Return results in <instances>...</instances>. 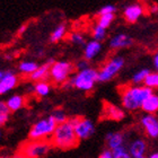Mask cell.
Segmentation results:
<instances>
[{
    "mask_svg": "<svg viewBox=\"0 0 158 158\" xmlns=\"http://www.w3.org/2000/svg\"><path fill=\"white\" fill-rule=\"evenodd\" d=\"M78 120L79 118H73L66 123L58 125L51 139L53 145L61 149H70L77 146L79 139L75 131V125Z\"/></svg>",
    "mask_w": 158,
    "mask_h": 158,
    "instance_id": "1",
    "label": "cell"
},
{
    "mask_svg": "<svg viewBox=\"0 0 158 158\" xmlns=\"http://www.w3.org/2000/svg\"><path fill=\"white\" fill-rule=\"evenodd\" d=\"M150 71H149V69H141L139 70V71H137V73L133 75V77H132V82L133 84H140V82H145L146 78L150 75Z\"/></svg>",
    "mask_w": 158,
    "mask_h": 158,
    "instance_id": "23",
    "label": "cell"
},
{
    "mask_svg": "<svg viewBox=\"0 0 158 158\" xmlns=\"http://www.w3.org/2000/svg\"><path fill=\"white\" fill-rule=\"evenodd\" d=\"M113 19H114V14H109V15H103V16L98 17L97 20V25H99L103 28H107V27L112 24Z\"/></svg>",
    "mask_w": 158,
    "mask_h": 158,
    "instance_id": "24",
    "label": "cell"
},
{
    "mask_svg": "<svg viewBox=\"0 0 158 158\" xmlns=\"http://www.w3.org/2000/svg\"><path fill=\"white\" fill-rule=\"evenodd\" d=\"M51 116H52L53 118H54V121L56 122V124H62V123H66L68 120H67V114L64 112H63L62 110H54L53 111V113L51 114Z\"/></svg>",
    "mask_w": 158,
    "mask_h": 158,
    "instance_id": "25",
    "label": "cell"
},
{
    "mask_svg": "<svg viewBox=\"0 0 158 158\" xmlns=\"http://www.w3.org/2000/svg\"><path fill=\"white\" fill-rule=\"evenodd\" d=\"M50 145L45 141H32L23 148L25 158H40L49 152Z\"/></svg>",
    "mask_w": 158,
    "mask_h": 158,
    "instance_id": "7",
    "label": "cell"
},
{
    "mask_svg": "<svg viewBox=\"0 0 158 158\" xmlns=\"http://www.w3.org/2000/svg\"><path fill=\"white\" fill-rule=\"evenodd\" d=\"M76 68L79 70V71H82V70H86L89 68V64H88V60L86 59H81L79 60L78 62L76 64Z\"/></svg>",
    "mask_w": 158,
    "mask_h": 158,
    "instance_id": "31",
    "label": "cell"
},
{
    "mask_svg": "<svg viewBox=\"0 0 158 158\" xmlns=\"http://www.w3.org/2000/svg\"><path fill=\"white\" fill-rule=\"evenodd\" d=\"M8 118H9V114H7V113H0V123L5 124L8 121Z\"/></svg>",
    "mask_w": 158,
    "mask_h": 158,
    "instance_id": "34",
    "label": "cell"
},
{
    "mask_svg": "<svg viewBox=\"0 0 158 158\" xmlns=\"http://www.w3.org/2000/svg\"><path fill=\"white\" fill-rule=\"evenodd\" d=\"M154 66H155V69L157 70L158 73V51L155 53V56H154Z\"/></svg>",
    "mask_w": 158,
    "mask_h": 158,
    "instance_id": "35",
    "label": "cell"
},
{
    "mask_svg": "<svg viewBox=\"0 0 158 158\" xmlns=\"http://www.w3.org/2000/svg\"><path fill=\"white\" fill-rule=\"evenodd\" d=\"M18 84V77L11 70H1L0 73V94L3 95L15 88Z\"/></svg>",
    "mask_w": 158,
    "mask_h": 158,
    "instance_id": "8",
    "label": "cell"
},
{
    "mask_svg": "<svg viewBox=\"0 0 158 158\" xmlns=\"http://www.w3.org/2000/svg\"><path fill=\"white\" fill-rule=\"evenodd\" d=\"M70 41H71V43H73V44H76V45H85V37H84V35H82L81 33H79V32H75V33H73L71 35H70Z\"/></svg>",
    "mask_w": 158,
    "mask_h": 158,
    "instance_id": "29",
    "label": "cell"
},
{
    "mask_svg": "<svg viewBox=\"0 0 158 158\" xmlns=\"http://www.w3.org/2000/svg\"><path fill=\"white\" fill-rule=\"evenodd\" d=\"M132 44V40L127 34H118L113 36L110 41V46L112 49H122V48H128Z\"/></svg>",
    "mask_w": 158,
    "mask_h": 158,
    "instance_id": "15",
    "label": "cell"
},
{
    "mask_svg": "<svg viewBox=\"0 0 158 158\" xmlns=\"http://www.w3.org/2000/svg\"><path fill=\"white\" fill-rule=\"evenodd\" d=\"M24 30H25V26L20 27V28H19V33H23V32H24Z\"/></svg>",
    "mask_w": 158,
    "mask_h": 158,
    "instance_id": "38",
    "label": "cell"
},
{
    "mask_svg": "<svg viewBox=\"0 0 158 158\" xmlns=\"http://www.w3.org/2000/svg\"><path fill=\"white\" fill-rule=\"evenodd\" d=\"M141 125L150 138H158V118L155 114H145L141 116Z\"/></svg>",
    "mask_w": 158,
    "mask_h": 158,
    "instance_id": "10",
    "label": "cell"
},
{
    "mask_svg": "<svg viewBox=\"0 0 158 158\" xmlns=\"http://www.w3.org/2000/svg\"><path fill=\"white\" fill-rule=\"evenodd\" d=\"M66 33H67L66 26H64V25H59V26L56 27V30L52 32L50 40H51V42L56 43V42H58V41H60V40H62L63 37H64V35H66Z\"/></svg>",
    "mask_w": 158,
    "mask_h": 158,
    "instance_id": "22",
    "label": "cell"
},
{
    "mask_svg": "<svg viewBox=\"0 0 158 158\" xmlns=\"http://www.w3.org/2000/svg\"><path fill=\"white\" fill-rule=\"evenodd\" d=\"M113 152V157L114 158H132L130 152L124 146L123 147H120V148L115 149V150H112Z\"/></svg>",
    "mask_w": 158,
    "mask_h": 158,
    "instance_id": "28",
    "label": "cell"
},
{
    "mask_svg": "<svg viewBox=\"0 0 158 158\" xmlns=\"http://www.w3.org/2000/svg\"><path fill=\"white\" fill-rule=\"evenodd\" d=\"M75 131L79 140L88 139L95 131V127L93 122L88 118H79L77 124L75 125Z\"/></svg>",
    "mask_w": 158,
    "mask_h": 158,
    "instance_id": "9",
    "label": "cell"
},
{
    "mask_svg": "<svg viewBox=\"0 0 158 158\" xmlns=\"http://www.w3.org/2000/svg\"><path fill=\"white\" fill-rule=\"evenodd\" d=\"M73 71V64L67 61H56L51 64L50 68V78L56 84H62L67 81L70 73Z\"/></svg>",
    "mask_w": 158,
    "mask_h": 158,
    "instance_id": "6",
    "label": "cell"
},
{
    "mask_svg": "<svg viewBox=\"0 0 158 158\" xmlns=\"http://www.w3.org/2000/svg\"><path fill=\"white\" fill-rule=\"evenodd\" d=\"M8 109H9L10 112H15L17 110H19L23 107L24 105V98L23 96L20 95H13L10 96L8 101L6 102Z\"/></svg>",
    "mask_w": 158,
    "mask_h": 158,
    "instance_id": "18",
    "label": "cell"
},
{
    "mask_svg": "<svg viewBox=\"0 0 158 158\" xmlns=\"http://www.w3.org/2000/svg\"><path fill=\"white\" fill-rule=\"evenodd\" d=\"M9 109H8V106H7L6 103L3 102H0V113H7V114H9Z\"/></svg>",
    "mask_w": 158,
    "mask_h": 158,
    "instance_id": "33",
    "label": "cell"
},
{
    "mask_svg": "<svg viewBox=\"0 0 158 158\" xmlns=\"http://www.w3.org/2000/svg\"><path fill=\"white\" fill-rule=\"evenodd\" d=\"M124 140V135L122 132H110L106 135V142L110 150H115L120 147H123Z\"/></svg>",
    "mask_w": 158,
    "mask_h": 158,
    "instance_id": "13",
    "label": "cell"
},
{
    "mask_svg": "<svg viewBox=\"0 0 158 158\" xmlns=\"http://www.w3.org/2000/svg\"><path fill=\"white\" fill-rule=\"evenodd\" d=\"M1 158H7V157H1Z\"/></svg>",
    "mask_w": 158,
    "mask_h": 158,
    "instance_id": "39",
    "label": "cell"
},
{
    "mask_svg": "<svg viewBox=\"0 0 158 158\" xmlns=\"http://www.w3.org/2000/svg\"><path fill=\"white\" fill-rule=\"evenodd\" d=\"M152 95V89L146 86H133L125 87L122 90V105L129 111H135L140 109L146 99Z\"/></svg>",
    "mask_w": 158,
    "mask_h": 158,
    "instance_id": "2",
    "label": "cell"
},
{
    "mask_svg": "<svg viewBox=\"0 0 158 158\" xmlns=\"http://www.w3.org/2000/svg\"><path fill=\"white\" fill-rule=\"evenodd\" d=\"M105 113L110 118L115 120V121L122 120V118H124V112H123L121 109H118V107H116V106H114V105H106Z\"/></svg>",
    "mask_w": 158,
    "mask_h": 158,
    "instance_id": "19",
    "label": "cell"
},
{
    "mask_svg": "<svg viewBox=\"0 0 158 158\" xmlns=\"http://www.w3.org/2000/svg\"><path fill=\"white\" fill-rule=\"evenodd\" d=\"M141 109L146 112V114H155L158 112V95L152 94L146 99L142 104Z\"/></svg>",
    "mask_w": 158,
    "mask_h": 158,
    "instance_id": "16",
    "label": "cell"
},
{
    "mask_svg": "<svg viewBox=\"0 0 158 158\" xmlns=\"http://www.w3.org/2000/svg\"><path fill=\"white\" fill-rule=\"evenodd\" d=\"M97 80H98V71L93 68H88L82 71H78L76 76L70 79L69 84L80 90L89 92L94 88V85Z\"/></svg>",
    "mask_w": 158,
    "mask_h": 158,
    "instance_id": "3",
    "label": "cell"
},
{
    "mask_svg": "<svg viewBox=\"0 0 158 158\" xmlns=\"http://www.w3.org/2000/svg\"><path fill=\"white\" fill-rule=\"evenodd\" d=\"M116 10L115 6L113 5H105L104 7H102L98 11L99 16H103V15H109V14H114V11Z\"/></svg>",
    "mask_w": 158,
    "mask_h": 158,
    "instance_id": "30",
    "label": "cell"
},
{
    "mask_svg": "<svg viewBox=\"0 0 158 158\" xmlns=\"http://www.w3.org/2000/svg\"><path fill=\"white\" fill-rule=\"evenodd\" d=\"M105 36H106L105 28L101 27L99 25H96V26L93 28V37H94V40H95V41H98V42H101L102 40L105 39Z\"/></svg>",
    "mask_w": 158,
    "mask_h": 158,
    "instance_id": "27",
    "label": "cell"
},
{
    "mask_svg": "<svg viewBox=\"0 0 158 158\" xmlns=\"http://www.w3.org/2000/svg\"><path fill=\"white\" fill-rule=\"evenodd\" d=\"M142 14H143V7L139 3H132L125 7L123 16L128 23H135L142 16Z\"/></svg>",
    "mask_w": 158,
    "mask_h": 158,
    "instance_id": "11",
    "label": "cell"
},
{
    "mask_svg": "<svg viewBox=\"0 0 158 158\" xmlns=\"http://www.w3.org/2000/svg\"><path fill=\"white\" fill-rule=\"evenodd\" d=\"M98 158H114L113 157V152L112 150H110V149H107V150H104V152L99 155Z\"/></svg>",
    "mask_w": 158,
    "mask_h": 158,
    "instance_id": "32",
    "label": "cell"
},
{
    "mask_svg": "<svg viewBox=\"0 0 158 158\" xmlns=\"http://www.w3.org/2000/svg\"><path fill=\"white\" fill-rule=\"evenodd\" d=\"M149 158H158V152H154L152 155L149 156Z\"/></svg>",
    "mask_w": 158,
    "mask_h": 158,
    "instance_id": "36",
    "label": "cell"
},
{
    "mask_svg": "<svg viewBox=\"0 0 158 158\" xmlns=\"http://www.w3.org/2000/svg\"><path fill=\"white\" fill-rule=\"evenodd\" d=\"M50 85L46 81H39L34 86V92L39 97H44L50 93Z\"/></svg>",
    "mask_w": 158,
    "mask_h": 158,
    "instance_id": "21",
    "label": "cell"
},
{
    "mask_svg": "<svg viewBox=\"0 0 158 158\" xmlns=\"http://www.w3.org/2000/svg\"><path fill=\"white\" fill-rule=\"evenodd\" d=\"M56 127L58 124L51 115L48 118H41L32 127L30 131V138L33 141H41L42 139L53 135Z\"/></svg>",
    "mask_w": 158,
    "mask_h": 158,
    "instance_id": "4",
    "label": "cell"
},
{
    "mask_svg": "<svg viewBox=\"0 0 158 158\" xmlns=\"http://www.w3.org/2000/svg\"><path fill=\"white\" fill-rule=\"evenodd\" d=\"M145 86L148 88H158V73H150L145 80Z\"/></svg>",
    "mask_w": 158,
    "mask_h": 158,
    "instance_id": "26",
    "label": "cell"
},
{
    "mask_svg": "<svg viewBox=\"0 0 158 158\" xmlns=\"http://www.w3.org/2000/svg\"><path fill=\"white\" fill-rule=\"evenodd\" d=\"M142 158H145V157H142Z\"/></svg>",
    "mask_w": 158,
    "mask_h": 158,
    "instance_id": "40",
    "label": "cell"
},
{
    "mask_svg": "<svg viewBox=\"0 0 158 158\" xmlns=\"http://www.w3.org/2000/svg\"><path fill=\"white\" fill-rule=\"evenodd\" d=\"M102 50V44L98 41H95L93 40L90 42L86 43L85 50H84V56H85L86 60H92L94 59L95 56H98V53L101 52Z\"/></svg>",
    "mask_w": 158,
    "mask_h": 158,
    "instance_id": "14",
    "label": "cell"
},
{
    "mask_svg": "<svg viewBox=\"0 0 158 158\" xmlns=\"http://www.w3.org/2000/svg\"><path fill=\"white\" fill-rule=\"evenodd\" d=\"M128 150L132 158H142L147 150V143L145 140L138 138L131 142Z\"/></svg>",
    "mask_w": 158,
    "mask_h": 158,
    "instance_id": "12",
    "label": "cell"
},
{
    "mask_svg": "<svg viewBox=\"0 0 158 158\" xmlns=\"http://www.w3.org/2000/svg\"><path fill=\"white\" fill-rule=\"evenodd\" d=\"M124 66V59L122 56H114L104 64L98 71V81H109L116 76Z\"/></svg>",
    "mask_w": 158,
    "mask_h": 158,
    "instance_id": "5",
    "label": "cell"
},
{
    "mask_svg": "<svg viewBox=\"0 0 158 158\" xmlns=\"http://www.w3.org/2000/svg\"><path fill=\"white\" fill-rule=\"evenodd\" d=\"M158 9V6H156V5H154L152 6V11H156V10Z\"/></svg>",
    "mask_w": 158,
    "mask_h": 158,
    "instance_id": "37",
    "label": "cell"
},
{
    "mask_svg": "<svg viewBox=\"0 0 158 158\" xmlns=\"http://www.w3.org/2000/svg\"><path fill=\"white\" fill-rule=\"evenodd\" d=\"M40 66H37V63L33 62V61H23L19 64V71L25 75H32L37 70Z\"/></svg>",
    "mask_w": 158,
    "mask_h": 158,
    "instance_id": "20",
    "label": "cell"
},
{
    "mask_svg": "<svg viewBox=\"0 0 158 158\" xmlns=\"http://www.w3.org/2000/svg\"><path fill=\"white\" fill-rule=\"evenodd\" d=\"M51 63H45V64H43V66H40L37 68V70L35 71L34 73L31 75V79L32 80H35V81H44L43 79H45L48 76H50V68H51Z\"/></svg>",
    "mask_w": 158,
    "mask_h": 158,
    "instance_id": "17",
    "label": "cell"
}]
</instances>
